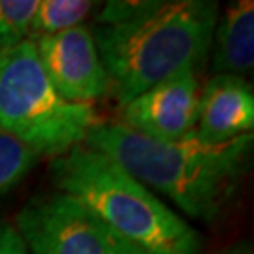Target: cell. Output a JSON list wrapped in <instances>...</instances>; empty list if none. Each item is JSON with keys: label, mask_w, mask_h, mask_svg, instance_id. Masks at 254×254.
<instances>
[{"label": "cell", "mask_w": 254, "mask_h": 254, "mask_svg": "<svg viewBox=\"0 0 254 254\" xmlns=\"http://www.w3.org/2000/svg\"><path fill=\"white\" fill-rule=\"evenodd\" d=\"M218 6L209 0L108 2L92 32L121 106L207 57Z\"/></svg>", "instance_id": "obj_1"}, {"label": "cell", "mask_w": 254, "mask_h": 254, "mask_svg": "<svg viewBox=\"0 0 254 254\" xmlns=\"http://www.w3.org/2000/svg\"><path fill=\"white\" fill-rule=\"evenodd\" d=\"M85 145L115 160L189 217L213 222L226 207L245 170L253 134L211 143L190 132L162 141L137 134L123 123H98Z\"/></svg>", "instance_id": "obj_2"}, {"label": "cell", "mask_w": 254, "mask_h": 254, "mask_svg": "<svg viewBox=\"0 0 254 254\" xmlns=\"http://www.w3.org/2000/svg\"><path fill=\"white\" fill-rule=\"evenodd\" d=\"M51 173L113 232L145 254H198L201 239L177 213L109 156L77 145L53 160Z\"/></svg>", "instance_id": "obj_3"}, {"label": "cell", "mask_w": 254, "mask_h": 254, "mask_svg": "<svg viewBox=\"0 0 254 254\" xmlns=\"http://www.w3.org/2000/svg\"><path fill=\"white\" fill-rule=\"evenodd\" d=\"M98 125L92 104L64 100L25 40L0 51V130L40 156H63L81 145Z\"/></svg>", "instance_id": "obj_4"}, {"label": "cell", "mask_w": 254, "mask_h": 254, "mask_svg": "<svg viewBox=\"0 0 254 254\" xmlns=\"http://www.w3.org/2000/svg\"><path fill=\"white\" fill-rule=\"evenodd\" d=\"M17 232L28 254H145L63 192L28 201Z\"/></svg>", "instance_id": "obj_5"}, {"label": "cell", "mask_w": 254, "mask_h": 254, "mask_svg": "<svg viewBox=\"0 0 254 254\" xmlns=\"http://www.w3.org/2000/svg\"><path fill=\"white\" fill-rule=\"evenodd\" d=\"M30 42L49 83L64 100L91 104L108 94V72L89 27L79 25Z\"/></svg>", "instance_id": "obj_6"}, {"label": "cell", "mask_w": 254, "mask_h": 254, "mask_svg": "<svg viewBox=\"0 0 254 254\" xmlns=\"http://www.w3.org/2000/svg\"><path fill=\"white\" fill-rule=\"evenodd\" d=\"M198 106V73L183 70L123 106V125L147 137L172 141L196 130Z\"/></svg>", "instance_id": "obj_7"}, {"label": "cell", "mask_w": 254, "mask_h": 254, "mask_svg": "<svg viewBox=\"0 0 254 254\" xmlns=\"http://www.w3.org/2000/svg\"><path fill=\"white\" fill-rule=\"evenodd\" d=\"M254 94L237 75L215 73L200 91L196 134L211 143L253 134Z\"/></svg>", "instance_id": "obj_8"}, {"label": "cell", "mask_w": 254, "mask_h": 254, "mask_svg": "<svg viewBox=\"0 0 254 254\" xmlns=\"http://www.w3.org/2000/svg\"><path fill=\"white\" fill-rule=\"evenodd\" d=\"M213 70L243 77L254 64V4L237 2L224 11L213 34Z\"/></svg>", "instance_id": "obj_9"}, {"label": "cell", "mask_w": 254, "mask_h": 254, "mask_svg": "<svg viewBox=\"0 0 254 254\" xmlns=\"http://www.w3.org/2000/svg\"><path fill=\"white\" fill-rule=\"evenodd\" d=\"M92 8L94 2L87 0H38L28 40L53 36L73 27H79Z\"/></svg>", "instance_id": "obj_10"}, {"label": "cell", "mask_w": 254, "mask_h": 254, "mask_svg": "<svg viewBox=\"0 0 254 254\" xmlns=\"http://www.w3.org/2000/svg\"><path fill=\"white\" fill-rule=\"evenodd\" d=\"M38 0H0V51L28 40Z\"/></svg>", "instance_id": "obj_11"}, {"label": "cell", "mask_w": 254, "mask_h": 254, "mask_svg": "<svg viewBox=\"0 0 254 254\" xmlns=\"http://www.w3.org/2000/svg\"><path fill=\"white\" fill-rule=\"evenodd\" d=\"M38 154L0 130V194L13 189L36 164Z\"/></svg>", "instance_id": "obj_12"}, {"label": "cell", "mask_w": 254, "mask_h": 254, "mask_svg": "<svg viewBox=\"0 0 254 254\" xmlns=\"http://www.w3.org/2000/svg\"><path fill=\"white\" fill-rule=\"evenodd\" d=\"M0 254H28L23 237L9 224H0Z\"/></svg>", "instance_id": "obj_13"}, {"label": "cell", "mask_w": 254, "mask_h": 254, "mask_svg": "<svg viewBox=\"0 0 254 254\" xmlns=\"http://www.w3.org/2000/svg\"><path fill=\"white\" fill-rule=\"evenodd\" d=\"M220 254H253V249L251 245H247V243H241V245H236V247H230L228 251Z\"/></svg>", "instance_id": "obj_14"}]
</instances>
